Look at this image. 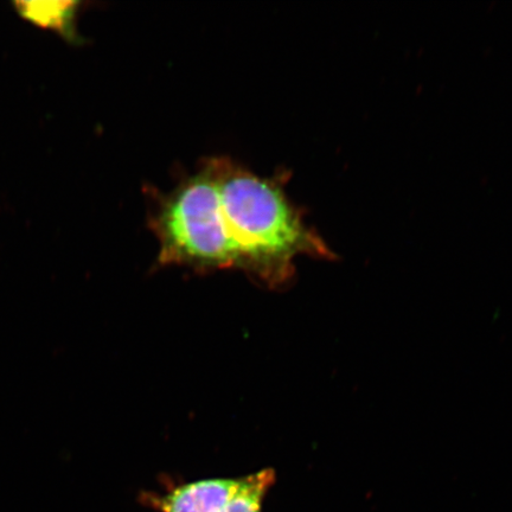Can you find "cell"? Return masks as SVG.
Instances as JSON below:
<instances>
[{
    "mask_svg": "<svg viewBox=\"0 0 512 512\" xmlns=\"http://www.w3.org/2000/svg\"><path fill=\"white\" fill-rule=\"evenodd\" d=\"M284 184V178L260 177L228 157L207 159L156 200L150 228L159 264L241 270L279 286L293 278L298 256L334 260Z\"/></svg>",
    "mask_w": 512,
    "mask_h": 512,
    "instance_id": "6da1fadb",
    "label": "cell"
},
{
    "mask_svg": "<svg viewBox=\"0 0 512 512\" xmlns=\"http://www.w3.org/2000/svg\"><path fill=\"white\" fill-rule=\"evenodd\" d=\"M241 478H211L174 486L164 495H144V503L158 512H220L232 501Z\"/></svg>",
    "mask_w": 512,
    "mask_h": 512,
    "instance_id": "7a4b0ae2",
    "label": "cell"
},
{
    "mask_svg": "<svg viewBox=\"0 0 512 512\" xmlns=\"http://www.w3.org/2000/svg\"><path fill=\"white\" fill-rule=\"evenodd\" d=\"M17 10L28 21L59 32L67 40L75 41L78 38L75 29L78 3H17Z\"/></svg>",
    "mask_w": 512,
    "mask_h": 512,
    "instance_id": "3957f363",
    "label": "cell"
},
{
    "mask_svg": "<svg viewBox=\"0 0 512 512\" xmlns=\"http://www.w3.org/2000/svg\"><path fill=\"white\" fill-rule=\"evenodd\" d=\"M274 482L275 472L272 469L242 477L239 491L220 512H261L268 491L271 490Z\"/></svg>",
    "mask_w": 512,
    "mask_h": 512,
    "instance_id": "277c9868",
    "label": "cell"
}]
</instances>
